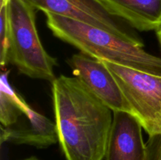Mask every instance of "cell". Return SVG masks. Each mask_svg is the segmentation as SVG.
<instances>
[{
  "mask_svg": "<svg viewBox=\"0 0 161 160\" xmlns=\"http://www.w3.org/2000/svg\"><path fill=\"white\" fill-rule=\"evenodd\" d=\"M55 124L67 160H103L111 130L112 110L76 77L52 82Z\"/></svg>",
  "mask_w": 161,
  "mask_h": 160,
  "instance_id": "6da1fadb",
  "label": "cell"
},
{
  "mask_svg": "<svg viewBox=\"0 0 161 160\" xmlns=\"http://www.w3.org/2000/svg\"><path fill=\"white\" fill-rule=\"evenodd\" d=\"M45 14L52 33L82 53L99 61L161 75V57L146 52L144 46L74 19L50 13Z\"/></svg>",
  "mask_w": 161,
  "mask_h": 160,
  "instance_id": "7a4b0ae2",
  "label": "cell"
},
{
  "mask_svg": "<svg viewBox=\"0 0 161 160\" xmlns=\"http://www.w3.org/2000/svg\"><path fill=\"white\" fill-rule=\"evenodd\" d=\"M7 10L8 63L22 75L52 83L56 78L53 67L57 59L41 43L36 26V9L23 0H8Z\"/></svg>",
  "mask_w": 161,
  "mask_h": 160,
  "instance_id": "3957f363",
  "label": "cell"
},
{
  "mask_svg": "<svg viewBox=\"0 0 161 160\" xmlns=\"http://www.w3.org/2000/svg\"><path fill=\"white\" fill-rule=\"evenodd\" d=\"M149 136L161 134V75L102 61Z\"/></svg>",
  "mask_w": 161,
  "mask_h": 160,
  "instance_id": "277c9868",
  "label": "cell"
},
{
  "mask_svg": "<svg viewBox=\"0 0 161 160\" xmlns=\"http://www.w3.org/2000/svg\"><path fill=\"white\" fill-rule=\"evenodd\" d=\"M46 13L74 19L83 23L110 31L133 43L144 46L142 41L119 17L105 0H23Z\"/></svg>",
  "mask_w": 161,
  "mask_h": 160,
  "instance_id": "5b68a950",
  "label": "cell"
},
{
  "mask_svg": "<svg viewBox=\"0 0 161 160\" xmlns=\"http://www.w3.org/2000/svg\"><path fill=\"white\" fill-rule=\"evenodd\" d=\"M69 63L75 77L112 111L133 114L116 78L102 61L81 53L74 54Z\"/></svg>",
  "mask_w": 161,
  "mask_h": 160,
  "instance_id": "8992f818",
  "label": "cell"
},
{
  "mask_svg": "<svg viewBox=\"0 0 161 160\" xmlns=\"http://www.w3.org/2000/svg\"><path fill=\"white\" fill-rule=\"evenodd\" d=\"M142 125L133 114L113 111L105 160H146Z\"/></svg>",
  "mask_w": 161,
  "mask_h": 160,
  "instance_id": "52a82bcc",
  "label": "cell"
},
{
  "mask_svg": "<svg viewBox=\"0 0 161 160\" xmlns=\"http://www.w3.org/2000/svg\"><path fill=\"white\" fill-rule=\"evenodd\" d=\"M58 141L56 124L36 112L29 105L15 123L9 127L1 126L2 143L28 144L38 148H45Z\"/></svg>",
  "mask_w": 161,
  "mask_h": 160,
  "instance_id": "ba28073f",
  "label": "cell"
},
{
  "mask_svg": "<svg viewBox=\"0 0 161 160\" xmlns=\"http://www.w3.org/2000/svg\"><path fill=\"white\" fill-rule=\"evenodd\" d=\"M119 17L138 31L161 28V0H105Z\"/></svg>",
  "mask_w": 161,
  "mask_h": 160,
  "instance_id": "9c48e42d",
  "label": "cell"
},
{
  "mask_svg": "<svg viewBox=\"0 0 161 160\" xmlns=\"http://www.w3.org/2000/svg\"><path fill=\"white\" fill-rule=\"evenodd\" d=\"M28 104L9 86L7 73L1 77L0 89V122L2 127H9L15 123L25 113Z\"/></svg>",
  "mask_w": 161,
  "mask_h": 160,
  "instance_id": "30bf717a",
  "label": "cell"
},
{
  "mask_svg": "<svg viewBox=\"0 0 161 160\" xmlns=\"http://www.w3.org/2000/svg\"><path fill=\"white\" fill-rule=\"evenodd\" d=\"M9 49V24L7 4L0 6V63L2 67L8 64Z\"/></svg>",
  "mask_w": 161,
  "mask_h": 160,
  "instance_id": "8fae6325",
  "label": "cell"
},
{
  "mask_svg": "<svg viewBox=\"0 0 161 160\" xmlns=\"http://www.w3.org/2000/svg\"><path fill=\"white\" fill-rule=\"evenodd\" d=\"M146 146V160H161V134L149 137Z\"/></svg>",
  "mask_w": 161,
  "mask_h": 160,
  "instance_id": "7c38bea8",
  "label": "cell"
},
{
  "mask_svg": "<svg viewBox=\"0 0 161 160\" xmlns=\"http://www.w3.org/2000/svg\"><path fill=\"white\" fill-rule=\"evenodd\" d=\"M157 38H158L159 42H160V46H161V28L160 29H159L158 31H157Z\"/></svg>",
  "mask_w": 161,
  "mask_h": 160,
  "instance_id": "4fadbf2b",
  "label": "cell"
},
{
  "mask_svg": "<svg viewBox=\"0 0 161 160\" xmlns=\"http://www.w3.org/2000/svg\"><path fill=\"white\" fill-rule=\"evenodd\" d=\"M24 160H39V159L35 158V157H31V158H26V159H24Z\"/></svg>",
  "mask_w": 161,
  "mask_h": 160,
  "instance_id": "5bb4252c",
  "label": "cell"
}]
</instances>
